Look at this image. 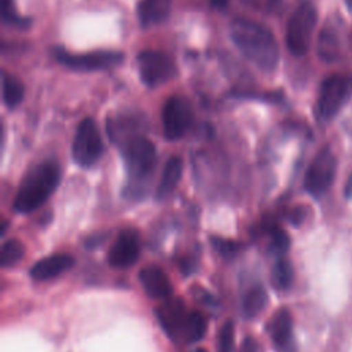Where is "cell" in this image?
I'll return each instance as SVG.
<instances>
[{
  "instance_id": "e0dca14e",
  "label": "cell",
  "mask_w": 352,
  "mask_h": 352,
  "mask_svg": "<svg viewBox=\"0 0 352 352\" xmlns=\"http://www.w3.org/2000/svg\"><path fill=\"white\" fill-rule=\"evenodd\" d=\"M172 0H140L138 3V18L142 26L148 28L164 22L170 12Z\"/></svg>"
},
{
  "instance_id": "7a4b0ae2",
  "label": "cell",
  "mask_w": 352,
  "mask_h": 352,
  "mask_svg": "<svg viewBox=\"0 0 352 352\" xmlns=\"http://www.w3.org/2000/svg\"><path fill=\"white\" fill-rule=\"evenodd\" d=\"M60 182V166L55 160H45L33 165L22 177L12 201L18 213L38 209L56 190Z\"/></svg>"
},
{
  "instance_id": "8992f818",
  "label": "cell",
  "mask_w": 352,
  "mask_h": 352,
  "mask_svg": "<svg viewBox=\"0 0 352 352\" xmlns=\"http://www.w3.org/2000/svg\"><path fill=\"white\" fill-rule=\"evenodd\" d=\"M52 55L59 63L65 65L66 67L73 70H84V72L110 69L122 63V59H124L122 52L111 51V50H96L91 52L73 54L66 51L62 47H54Z\"/></svg>"
},
{
  "instance_id": "1f68e13d",
  "label": "cell",
  "mask_w": 352,
  "mask_h": 352,
  "mask_svg": "<svg viewBox=\"0 0 352 352\" xmlns=\"http://www.w3.org/2000/svg\"><path fill=\"white\" fill-rule=\"evenodd\" d=\"M228 1H230V0H210V4H212V7H214V8L223 10V8L227 7Z\"/></svg>"
},
{
  "instance_id": "30bf717a",
  "label": "cell",
  "mask_w": 352,
  "mask_h": 352,
  "mask_svg": "<svg viewBox=\"0 0 352 352\" xmlns=\"http://www.w3.org/2000/svg\"><path fill=\"white\" fill-rule=\"evenodd\" d=\"M194 122L191 104L182 96H170L162 107L164 135L168 140H177L186 135Z\"/></svg>"
},
{
  "instance_id": "4fadbf2b",
  "label": "cell",
  "mask_w": 352,
  "mask_h": 352,
  "mask_svg": "<svg viewBox=\"0 0 352 352\" xmlns=\"http://www.w3.org/2000/svg\"><path fill=\"white\" fill-rule=\"evenodd\" d=\"M139 280L150 298L166 300L173 293V286L166 272L158 265H146L139 271Z\"/></svg>"
},
{
  "instance_id": "44dd1931",
  "label": "cell",
  "mask_w": 352,
  "mask_h": 352,
  "mask_svg": "<svg viewBox=\"0 0 352 352\" xmlns=\"http://www.w3.org/2000/svg\"><path fill=\"white\" fill-rule=\"evenodd\" d=\"M338 38L336 32L326 26L323 28V30L319 34V40H318V54L323 60L331 62L337 58L338 55Z\"/></svg>"
},
{
  "instance_id": "f1b7e54d",
  "label": "cell",
  "mask_w": 352,
  "mask_h": 352,
  "mask_svg": "<svg viewBox=\"0 0 352 352\" xmlns=\"http://www.w3.org/2000/svg\"><path fill=\"white\" fill-rule=\"evenodd\" d=\"M194 298L201 301V302H204V304H206V305H214L216 304L214 297L210 293H208L206 290L201 289V287H195L194 289Z\"/></svg>"
},
{
  "instance_id": "484cf974",
  "label": "cell",
  "mask_w": 352,
  "mask_h": 352,
  "mask_svg": "<svg viewBox=\"0 0 352 352\" xmlns=\"http://www.w3.org/2000/svg\"><path fill=\"white\" fill-rule=\"evenodd\" d=\"M267 235L270 238V250L275 254H283L287 252L290 246V238L289 235L278 226H268L267 227Z\"/></svg>"
},
{
  "instance_id": "836d02e7",
  "label": "cell",
  "mask_w": 352,
  "mask_h": 352,
  "mask_svg": "<svg viewBox=\"0 0 352 352\" xmlns=\"http://www.w3.org/2000/svg\"><path fill=\"white\" fill-rule=\"evenodd\" d=\"M345 1V6H346V8L352 12V0H344Z\"/></svg>"
},
{
  "instance_id": "d6a6232c",
  "label": "cell",
  "mask_w": 352,
  "mask_h": 352,
  "mask_svg": "<svg viewBox=\"0 0 352 352\" xmlns=\"http://www.w3.org/2000/svg\"><path fill=\"white\" fill-rule=\"evenodd\" d=\"M280 1H282V0H270L268 4H270V7H276Z\"/></svg>"
},
{
  "instance_id": "603a6c76",
  "label": "cell",
  "mask_w": 352,
  "mask_h": 352,
  "mask_svg": "<svg viewBox=\"0 0 352 352\" xmlns=\"http://www.w3.org/2000/svg\"><path fill=\"white\" fill-rule=\"evenodd\" d=\"M25 256V245L19 239H8L1 245L0 264L1 267H12Z\"/></svg>"
},
{
  "instance_id": "8fae6325",
  "label": "cell",
  "mask_w": 352,
  "mask_h": 352,
  "mask_svg": "<svg viewBox=\"0 0 352 352\" xmlns=\"http://www.w3.org/2000/svg\"><path fill=\"white\" fill-rule=\"evenodd\" d=\"M191 311H187L182 298H166L155 309V316L164 330V333L173 341H186V330L188 324Z\"/></svg>"
},
{
  "instance_id": "9a60e30c",
  "label": "cell",
  "mask_w": 352,
  "mask_h": 352,
  "mask_svg": "<svg viewBox=\"0 0 352 352\" xmlns=\"http://www.w3.org/2000/svg\"><path fill=\"white\" fill-rule=\"evenodd\" d=\"M74 265V257L67 253H56L47 256L33 264L29 275L34 280H48Z\"/></svg>"
},
{
  "instance_id": "9c48e42d",
  "label": "cell",
  "mask_w": 352,
  "mask_h": 352,
  "mask_svg": "<svg viewBox=\"0 0 352 352\" xmlns=\"http://www.w3.org/2000/svg\"><path fill=\"white\" fill-rule=\"evenodd\" d=\"M136 62L140 80L150 88L165 84L176 76V65L165 52L146 50L138 55Z\"/></svg>"
},
{
  "instance_id": "cb8c5ba5",
  "label": "cell",
  "mask_w": 352,
  "mask_h": 352,
  "mask_svg": "<svg viewBox=\"0 0 352 352\" xmlns=\"http://www.w3.org/2000/svg\"><path fill=\"white\" fill-rule=\"evenodd\" d=\"M1 19L6 25L18 29H28L32 25V19L22 16L16 12L12 0H1Z\"/></svg>"
},
{
  "instance_id": "3957f363",
  "label": "cell",
  "mask_w": 352,
  "mask_h": 352,
  "mask_svg": "<svg viewBox=\"0 0 352 352\" xmlns=\"http://www.w3.org/2000/svg\"><path fill=\"white\" fill-rule=\"evenodd\" d=\"M120 147L128 173L124 195L128 199H139L146 195L148 180L157 164L155 146L150 139L140 135L125 142Z\"/></svg>"
},
{
  "instance_id": "4316f807",
  "label": "cell",
  "mask_w": 352,
  "mask_h": 352,
  "mask_svg": "<svg viewBox=\"0 0 352 352\" xmlns=\"http://www.w3.org/2000/svg\"><path fill=\"white\" fill-rule=\"evenodd\" d=\"M210 243L213 246V249L224 258V260H231L236 256L238 250H239V245L232 241V239H227L223 236H216L212 235L210 236Z\"/></svg>"
},
{
  "instance_id": "7c38bea8",
  "label": "cell",
  "mask_w": 352,
  "mask_h": 352,
  "mask_svg": "<svg viewBox=\"0 0 352 352\" xmlns=\"http://www.w3.org/2000/svg\"><path fill=\"white\" fill-rule=\"evenodd\" d=\"M140 254V236L133 228L122 230L107 253L110 267L124 270L133 265Z\"/></svg>"
},
{
  "instance_id": "277c9868",
  "label": "cell",
  "mask_w": 352,
  "mask_h": 352,
  "mask_svg": "<svg viewBox=\"0 0 352 352\" xmlns=\"http://www.w3.org/2000/svg\"><path fill=\"white\" fill-rule=\"evenodd\" d=\"M318 22V11L311 0H301L294 7L286 26V45L294 56L308 52Z\"/></svg>"
},
{
  "instance_id": "ffe728a7",
  "label": "cell",
  "mask_w": 352,
  "mask_h": 352,
  "mask_svg": "<svg viewBox=\"0 0 352 352\" xmlns=\"http://www.w3.org/2000/svg\"><path fill=\"white\" fill-rule=\"evenodd\" d=\"M267 302H268V296L265 289L260 285L253 286L243 297V302H242L243 315L246 318H256L265 308Z\"/></svg>"
},
{
  "instance_id": "e575fe53",
  "label": "cell",
  "mask_w": 352,
  "mask_h": 352,
  "mask_svg": "<svg viewBox=\"0 0 352 352\" xmlns=\"http://www.w3.org/2000/svg\"><path fill=\"white\" fill-rule=\"evenodd\" d=\"M191 352H208V351L204 349V348H197V349H194V351H191Z\"/></svg>"
},
{
  "instance_id": "4dcf8cb0",
  "label": "cell",
  "mask_w": 352,
  "mask_h": 352,
  "mask_svg": "<svg viewBox=\"0 0 352 352\" xmlns=\"http://www.w3.org/2000/svg\"><path fill=\"white\" fill-rule=\"evenodd\" d=\"M344 192H345V198H352V173L351 176L348 177L346 183H345V188H344Z\"/></svg>"
},
{
  "instance_id": "d4e9b609",
  "label": "cell",
  "mask_w": 352,
  "mask_h": 352,
  "mask_svg": "<svg viewBox=\"0 0 352 352\" xmlns=\"http://www.w3.org/2000/svg\"><path fill=\"white\" fill-rule=\"evenodd\" d=\"M206 319L198 311H191L187 330H186V341L184 342H198L206 333Z\"/></svg>"
},
{
  "instance_id": "5bb4252c",
  "label": "cell",
  "mask_w": 352,
  "mask_h": 352,
  "mask_svg": "<svg viewBox=\"0 0 352 352\" xmlns=\"http://www.w3.org/2000/svg\"><path fill=\"white\" fill-rule=\"evenodd\" d=\"M268 331L274 346L279 352H294L293 340V319L286 308L276 311L268 324Z\"/></svg>"
},
{
  "instance_id": "2e32d148",
  "label": "cell",
  "mask_w": 352,
  "mask_h": 352,
  "mask_svg": "<svg viewBox=\"0 0 352 352\" xmlns=\"http://www.w3.org/2000/svg\"><path fill=\"white\" fill-rule=\"evenodd\" d=\"M106 129L110 139L117 144H124L125 142L140 136V129L143 126L138 116L124 114L118 117H107Z\"/></svg>"
},
{
  "instance_id": "f546056e",
  "label": "cell",
  "mask_w": 352,
  "mask_h": 352,
  "mask_svg": "<svg viewBox=\"0 0 352 352\" xmlns=\"http://www.w3.org/2000/svg\"><path fill=\"white\" fill-rule=\"evenodd\" d=\"M239 352H258V345H257V342H256L253 338L248 337V338L243 341V344H242Z\"/></svg>"
},
{
  "instance_id": "52a82bcc",
  "label": "cell",
  "mask_w": 352,
  "mask_h": 352,
  "mask_svg": "<svg viewBox=\"0 0 352 352\" xmlns=\"http://www.w3.org/2000/svg\"><path fill=\"white\" fill-rule=\"evenodd\" d=\"M336 155L330 147H322L307 168L304 176V188L315 198L322 197L331 187L336 177Z\"/></svg>"
},
{
  "instance_id": "6da1fadb",
  "label": "cell",
  "mask_w": 352,
  "mask_h": 352,
  "mask_svg": "<svg viewBox=\"0 0 352 352\" xmlns=\"http://www.w3.org/2000/svg\"><path fill=\"white\" fill-rule=\"evenodd\" d=\"M231 38L241 54L264 72H272L279 62V45L265 26L238 18L234 19L230 29Z\"/></svg>"
},
{
  "instance_id": "ba28073f",
  "label": "cell",
  "mask_w": 352,
  "mask_h": 352,
  "mask_svg": "<svg viewBox=\"0 0 352 352\" xmlns=\"http://www.w3.org/2000/svg\"><path fill=\"white\" fill-rule=\"evenodd\" d=\"M73 160L82 168L92 166L103 154V140L100 138L96 122L87 117L76 131L73 140Z\"/></svg>"
},
{
  "instance_id": "d6986e66",
  "label": "cell",
  "mask_w": 352,
  "mask_h": 352,
  "mask_svg": "<svg viewBox=\"0 0 352 352\" xmlns=\"http://www.w3.org/2000/svg\"><path fill=\"white\" fill-rule=\"evenodd\" d=\"M1 91L3 102L8 109H15L22 102L25 95L22 81L6 70L1 72Z\"/></svg>"
},
{
  "instance_id": "ac0fdd59",
  "label": "cell",
  "mask_w": 352,
  "mask_h": 352,
  "mask_svg": "<svg viewBox=\"0 0 352 352\" xmlns=\"http://www.w3.org/2000/svg\"><path fill=\"white\" fill-rule=\"evenodd\" d=\"M182 173H183V161L180 157H170L162 170L160 183L157 186L155 190V198L158 201L165 199L166 197H169L173 190L177 187L180 179H182Z\"/></svg>"
},
{
  "instance_id": "83f0119b",
  "label": "cell",
  "mask_w": 352,
  "mask_h": 352,
  "mask_svg": "<svg viewBox=\"0 0 352 352\" xmlns=\"http://www.w3.org/2000/svg\"><path fill=\"white\" fill-rule=\"evenodd\" d=\"M234 338H235V329L234 322L227 320L221 326L217 338V352H232L234 348Z\"/></svg>"
},
{
  "instance_id": "5b68a950",
  "label": "cell",
  "mask_w": 352,
  "mask_h": 352,
  "mask_svg": "<svg viewBox=\"0 0 352 352\" xmlns=\"http://www.w3.org/2000/svg\"><path fill=\"white\" fill-rule=\"evenodd\" d=\"M352 96V76L331 74L320 85L316 111L319 120L331 121Z\"/></svg>"
},
{
  "instance_id": "7402d4cb",
  "label": "cell",
  "mask_w": 352,
  "mask_h": 352,
  "mask_svg": "<svg viewBox=\"0 0 352 352\" xmlns=\"http://www.w3.org/2000/svg\"><path fill=\"white\" fill-rule=\"evenodd\" d=\"M293 279H294V271H293L292 263L285 257L278 258L276 263L274 264V268H272V283H274V286L280 289V290H286L292 286Z\"/></svg>"
}]
</instances>
